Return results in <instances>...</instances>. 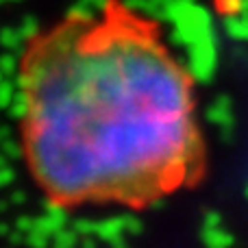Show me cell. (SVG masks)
<instances>
[{"label":"cell","instance_id":"1","mask_svg":"<svg viewBox=\"0 0 248 248\" xmlns=\"http://www.w3.org/2000/svg\"><path fill=\"white\" fill-rule=\"evenodd\" d=\"M16 120L22 159L57 207L155 205L205 172L196 77L161 20L128 0L26 37Z\"/></svg>","mask_w":248,"mask_h":248},{"label":"cell","instance_id":"2","mask_svg":"<svg viewBox=\"0 0 248 248\" xmlns=\"http://www.w3.org/2000/svg\"><path fill=\"white\" fill-rule=\"evenodd\" d=\"M205 240H207V246L209 248H229L231 246V237L222 231H209L205 235Z\"/></svg>","mask_w":248,"mask_h":248}]
</instances>
